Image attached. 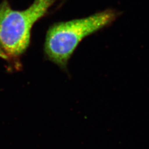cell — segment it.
<instances>
[{"instance_id":"cell-1","label":"cell","mask_w":149,"mask_h":149,"mask_svg":"<svg viewBox=\"0 0 149 149\" xmlns=\"http://www.w3.org/2000/svg\"><path fill=\"white\" fill-rule=\"evenodd\" d=\"M118 16L119 13L116 10L106 9L86 17L55 23L46 34V57L66 70L68 60L81 41L111 24Z\"/></svg>"},{"instance_id":"cell-2","label":"cell","mask_w":149,"mask_h":149,"mask_svg":"<svg viewBox=\"0 0 149 149\" xmlns=\"http://www.w3.org/2000/svg\"><path fill=\"white\" fill-rule=\"evenodd\" d=\"M55 0H34L24 10L12 9L7 0L0 4V46L9 58H18L31 42L32 26L45 16Z\"/></svg>"},{"instance_id":"cell-3","label":"cell","mask_w":149,"mask_h":149,"mask_svg":"<svg viewBox=\"0 0 149 149\" xmlns=\"http://www.w3.org/2000/svg\"><path fill=\"white\" fill-rule=\"evenodd\" d=\"M0 58H1L5 60H9L8 56L6 55V54L4 52L3 50L2 49V48L0 46Z\"/></svg>"}]
</instances>
